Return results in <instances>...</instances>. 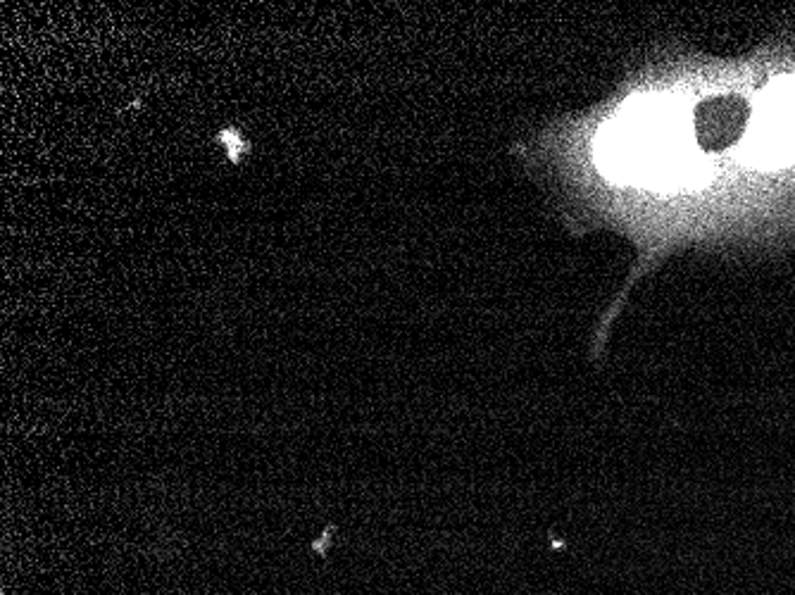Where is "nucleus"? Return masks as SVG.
Segmentation results:
<instances>
[{"label":"nucleus","instance_id":"obj_1","mask_svg":"<svg viewBox=\"0 0 795 595\" xmlns=\"http://www.w3.org/2000/svg\"><path fill=\"white\" fill-rule=\"evenodd\" d=\"M219 143H222V146L229 150V157H231V162H238V160H241V155L248 150L246 138H241V134H236L234 129H227V131L219 134Z\"/></svg>","mask_w":795,"mask_h":595}]
</instances>
